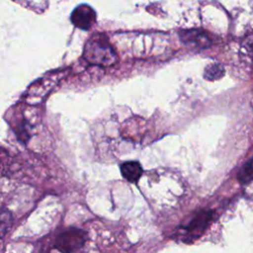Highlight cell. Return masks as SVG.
Segmentation results:
<instances>
[{"instance_id": "5b68a950", "label": "cell", "mask_w": 253, "mask_h": 253, "mask_svg": "<svg viewBox=\"0 0 253 253\" xmlns=\"http://www.w3.org/2000/svg\"><path fill=\"white\" fill-rule=\"evenodd\" d=\"M181 40L188 45H193L199 48H208L211 42L207 34L200 30H188L180 33Z\"/></svg>"}, {"instance_id": "277c9868", "label": "cell", "mask_w": 253, "mask_h": 253, "mask_svg": "<svg viewBox=\"0 0 253 253\" xmlns=\"http://www.w3.org/2000/svg\"><path fill=\"white\" fill-rule=\"evenodd\" d=\"M70 19L76 28L88 31L96 23V13L89 5L81 4L73 10Z\"/></svg>"}, {"instance_id": "6da1fadb", "label": "cell", "mask_w": 253, "mask_h": 253, "mask_svg": "<svg viewBox=\"0 0 253 253\" xmlns=\"http://www.w3.org/2000/svg\"><path fill=\"white\" fill-rule=\"evenodd\" d=\"M84 57L89 63L101 66H110L118 60L114 48L103 35H96L86 42Z\"/></svg>"}, {"instance_id": "3957f363", "label": "cell", "mask_w": 253, "mask_h": 253, "mask_svg": "<svg viewBox=\"0 0 253 253\" xmlns=\"http://www.w3.org/2000/svg\"><path fill=\"white\" fill-rule=\"evenodd\" d=\"M213 216L212 211H203L197 212L187 225L184 226V230L186 232V237H188V241H191V238L199 237L205 229L208 227L210 222L211 221Z\"/></svg>"}, {"instance_id": "52a82bcc", "label": "cell", "mask_w": 253, "mask_h": 253, "mask_svg": "<svg viewBox=\"0 0 253 253\" xmlns=\"http://www.w3.org/2000/svg\"><path fill=\"white\" fill-rule=\"evenodd\" d=\"M224 75V69L220 64L213 63L206 67L205 69V78L208 80H217Z\"/></svg>"}, {"instance_id": "7a4b0ae2", "label": "cell", "mask_w": 253, "mask_h": 253, "mask_svg": "<svg viewBox=\"0 0 253 253\" xmlns=\"http://www.w3.org/2000/svg\"><path fill=\"white\" fill-rule=\"evenodd\" d=\"M86 239L87 234L85 231L78 228H70L56 237L54 246L62 252H74L83 247Z\"/></svg>"}, {"instance_id": "ba28073f", "label": "cell", "mask_w": 253, "mask_h": 253, "mask_svg": "<svg viewBox=\"0 0 253 253\" xmlns=\"http://www.w3.org/2000/svg\"><path fill=\"white\" fill-rule=\"evenodd\" d=\"M237 178L242 184H249L252 181V159L251 158L239 170L237 174Z\"/></svg>"}, {"instance_id": "9c48e42d", "label": "cell", "mask_w": 253, "mask_h": 253, "mask_svg": "<svg viewBox=\"0 0 253 253\" xmlns=\"http://www.w3.org/2000/svg\"><path fill=\"white\" fill-rule=\"evenodd\" d=\"M11 222V215L7 211H3L0 212V235L6 233L10 226Z\"/></svg>"}, {"instance_id": "8992f818", "label": "cell", "mask_w": 253, "mask_h": 253, "mask_svg": "<svg viewBox=\"0 0 253 253\" xmlns=\"http://www.w3.org/2000/svg\"><path fill=\"white\" fill-rule=\"evenodd\" d=\"M123 177L130 183H136L142 174V168L137 161H126L121 165Z\"/></svg>"}]
</instances>
